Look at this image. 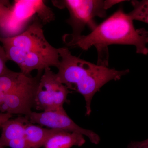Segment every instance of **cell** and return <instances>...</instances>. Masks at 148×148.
<instances>
[{
	"label": "cell",
	"instance_id": "6da1fadb",
	"mask_svg": "<svg viewBox=\"0 0 148 148\" xmlns=\"http://www.w3.org/2000/svg\"><path fill=\"white\" fill-rule=\"evenodd\" d=\"M131 17L121 6L116 12L98 25L89 34L65 43L69 47L87 50L94 46L98 54V65L108 66V47L112 45L135 46L136 52L147 55L148 32L145 29H135Z\"/></svg>",
	"mask_w": 148,
	"mask_h": 148
},
{
	"label": "cell",
	"instance_id": "7a4b0ae2",
	"mask_svg": "<svg viewBox=\"0 0 148 148\" xmlns=\"http://www.w3.org/2000/svg\"><path fill=\"white\" fill-rule=\"evenodd\" d=\"M38 18L34 20L26 30L16 36L0 38L8 61L16 63L22 73L31 76L33 71H43L60 63L58 48L49 44Z\"/></svg>",
	"mask_w": 148,
	"mask_h": 148
},
{
	"label": "cell",
	"instance_id": "3957f363",
	"mask_svg": "<svg viewBox=\"0 0 148 148\" xmlns=\"http://www.w3.org/2000/svg\"><path fill=\"white\" fill-rule=\"evenodd\" d=\"M58 51L60 59L56 75L69 90H76L84 97L86 116L91 114L95 93L107 83L119 80L130 72L129 69L118 71L92 64L72 55L67 48H59Z\"/></svg>",
	"mask_w": 148,
	"mask_h": 148
},
{
	"label": "cell",
	"instance_id": "277c9868",
	"mask_svg": "<svg viewBox=\"0 0 148 148\" xmlns=\"http://www.w3.org/2000/svg\"><path fill=\"white\" fill-rule=\"evenodd\" d=\"M53 4L59 8H66L70 17L66 22L71 27L73 33L64 35V42L76 39L82 36L86 27L91 31L97 27L94 19L96 17L105 18L106 10L104 1L102 0H65L52 1Z\"/></svg>",
	"mask_w": 148,
	"mask_h": 148
},
{
	"label": "cell",
	"instance_id": "5b68a950",
	"mask_svg": "<svg viewBox=\"0 0 148 148\" xmlns=\"http://www.w3.org/2000/svg\"><path fill=\"white\" fill-rule=\"evenodd\" d=\"M38 18L43 24L53 21L54 13L41 0H16L9 16L0 25V32L8 38L21 34L32 19Z\"/></svg>",
	"mask_w": 148,
	"mask_h": 148
},
{
	"label": "cell",
	"instance_id": "8992f818",
	"mask_svg": "<svg viewBox=\"0 0 148 148\" xmlns=\"http://www.w3.org/2000/svg\"><path fill=\"white\" fill-rule=\"evenodd\" d=\"M69 88L58 79L50 68L44 70L35 96L34 108L37 110H53L64 108L71 93Z\"/></svg>",
	"mask_w": 148,
	"mask_h": 148
},
{
	"label": "cell",
	"instance_id": "52a82bcc",
	"mask_svg": "<svg viewBox=\"0 0 148 148\" xmlns=\"http://www.w3.org/2000/svg\"><path fill=\"white\" fill-rule=\"evenodd\" d=\"M25 117L33 124H39L50 129L61 130L81 134L87 137L90 142L95 145H98L101 141V138L97 133L80 127L74 122L64 108L40 112H32Z\"/></svg>",
	"mask_w": 148,
	"mask_h": 148
},
{
	"label": "cell",
	"instance_id": "ba28073f",
	"mask_svg": "<svg viewBox=\"0 0 148 148\" xmlns=\"http://www.w3.org/2000/svg\"><path fill=\"white\" fill-rule=\"evenodd\" d=\"M40 79L19 90L5 93L4 101L0 109L1 113L24 115L26 116L32 112L35 96Z\"/></svg>",
	"mask_w": 148,
	"mask_h": 148
},
{
	"label": "cell",
	"instance_id": "9c48e42d",
	"mask_svg": "<svg viewBox=\"0 0 148 148\" xmlns=\"http://www.w3.org/2000/svg\"><path fill=\"white\" fill-rule=\"evenodd\" d=\"M43 71H38L34 77L28 76L20 72L10 70L0 76V91L4 93L16 91L32 84L40 78Z\"/></svg>",
	"mask_w": 148,
	"mask_h": 148
},
{
	"label": "cell",
	"instance_id": "30bf717a",
	"mask_svg": "<svg viewBox=\"0 0 148 148\" xmlns=\"http://www.w3.org/2000/svg\"><path fill=\"white\" fill-rule=\"evenodd\" d=\"M85 142L84 136L81 134L57 129L44 147L45 148H71L74 146L81 147Z\"/></svg>",
	"mask_w": 148,
	"mask_h": 148
},
{
	"label": "cell",
	"instance_id": "8fae6325",
	"mask_svg": "<svg viewBox=\"0 0 148 148\" xmlns=\"http://www.w3.org/2000/svg\"><path fill=\"white\" fill-rule=\"evenodd\" d=\"M29 121L25 116L7 121L2 125L0 142L5 147L6 144L11 140L25 137V130Z\"/></svg>",
	"mask_w": 148,
	"mask_h": 148
},
{
	"label": "cell",
	"instance_id": "7c38bea8",
	"mask_svg": "<svg viewBox=\"0 0 148 148\" xmlns=\"http://www.w3.org/2000/svg\"><path fill=\"white\" fill-rule=\"evenodd\" d=\"M57 129L44 128L31 123L25 127V137L30 148H40L45 144Z\"/></svg>",
	"mask_w": 148,
	"mask_h": 148
},
{
	"label": "cell",
	"instance_id": "4fadbf2b",
	"mask_svg": "<svg viewBox=\"0 0 148 148\" xmlns=\"http://www.w3.org/2000/svg\"><path fill=\"white\" fill-rule=\"evenodd\" d=\"M148 1H132L134 9L128 14L132 20H139L148 23Z\"/></svg>",
	"mask_w": 148,
	"mask_h": 148
},
{
	"label": "cell",
	"instance_id": "5bb4252c",
	"mask_svg": "<svg viewBox=\"0 0 148 148\" xmlns=\"http://www.w3.org/2000/svg\"><path fill=\"white\" fill-rule=\"evenodd\" d=\"M12 5L8 1L0 0V25L9 16L11 10Z\"/></svg>",
	"mask_w": 148,
	"mask_h": 148
},
{
	"label": "cell",
	"instance_id": "9a60e30c",
	"mask_svg": "<svg viewBox=\"0 0 148 148\" xmlns=\"http://www.w3.org/2000/svg\"><path fill=\"white\" fill-rule=\"evenodd\" d=\"M8 61L4 48L0 45V76L10 71L6 66V63Z\"/></svg>",
	"mask_w": 148,
	"mask_h": 148
},
{
	"label": "cell",
	"instance_id": "2e32d148",
	"mask_svg": "<svg viewBox=\"0 0 148 148\" xmlns=\"http://www.w3.org/2000/svg\"><path fill=\"white\" fill-rule=\"evenodd\" d=\"M127 148H148V140L142 141H131Z\"/></svg>",
	"mask_w": 148,
	"mask_h": 148
},
{
	"label": "cell",
	"instance_id": "e0dca14e",
	"mask_svg": "<svg viewBox=\"0 0 148 148\" xmlns=\"http://www.w3.org/2000/svg\"><path fill=\"white\" fill-rule=\"evenodd\" d=\"M124 1H121V0H106L104 1V7L106 10L110 8L112 6L121 2Z\"/></svg>",
	"mask_w": 148,
	"mask_h": 148
},
{
	"label": "cell",
	"instance_id": "ac0fdd59",
	"mask_svg": "<svg viewBox=\"0 0 148 148\" xmlns=\"http://www.w3.org/2000/svg\"><path fill=\"white\" fill-rule=\"evenodd\" d=\"M12 115L7 113L0 112V128L2 125L8 120L10 119Z\"/></svg>",
	"mask_w": 148,
	"mask_h": 148
},
{
	"label": "cell",
	"instance_id": "d6986e66",
	"mask_svg": "<svg viewBox=\"0 0 148 148\" xmlns=\"http://www.w3.org/2000/svg\"><path fill=\"white\" fill-rule=\"evenodd\" d=\"M5 93L0 91V109L4 101Z\"/></svg>",
	"mask_w": 148,
	"mask_h": 148
},
{
	"label": "cell",
	"instance_id": "ffe728a7",
	"mask_svg": "<svg viewBox=\"0 0 148 148\" xmlns=\"http://www.w3.org/2000/svg\"><path fill=\"white\" fill-rule=\"evenodd\" d=\"M5 147L2 145L1 143L0 142V148H4Z\"/></svg>",
	"mask_w": 148,
	"mask_h": 148
}]
</instances>
